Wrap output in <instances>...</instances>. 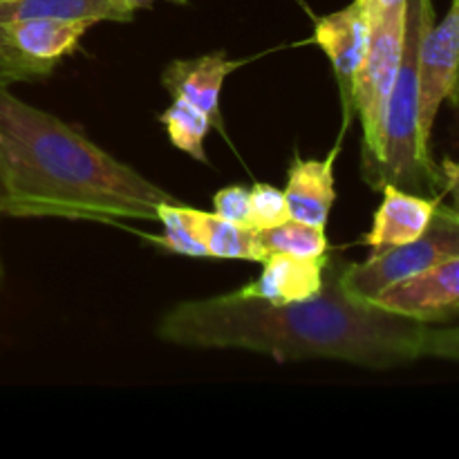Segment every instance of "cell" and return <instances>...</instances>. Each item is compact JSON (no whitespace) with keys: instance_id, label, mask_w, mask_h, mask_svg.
I'll return each instance as SVG.
<instances>
[{"instance_id":"obj_12","label":"cell","mask_w":459,"mask_h":459,"mask_svg":"<svg viewBox=\"0 0 459 459\" xmlns=\"http://www.w3.org/2000/svg\"><path fill=\"white\" fill-rule=\"evenodd\" d=\"M330 258H296V255L272 254L263 260V272L249 285L240 287L242 296L263 299L269 303H296L314 299L323 290Z\"/></svg>"},{"instance_id":"obj_22","label":"cell","mask_w":459,"mask_h":459,"mask_svg":"<svg viewBox=\"0 0 459 459\" xmlns=\"http://www.w3.org/2000/svg\"><path fill=\"white\" fill-rule=\"evenodd\" d=\"M439 175H442V193L451 197V209L459 213V161L444 160Z\"/></svg>"},{"instance_id":"obj_24","label":"cell","mask_w":459,"mask_h":459,"mask_svg":"<svg viewBox=\"0 0 459 459\" xmlns=\"http://www.w3.org/2000/svg\"><path fill=\"white\" fill-rule=\"evenodd\" d=\"M110 3L115 4V7L119 9V12L130 21V18L134 16V12H139V9H143V7H151V4L157 3V0H110ZM164 3L184 4L186 0H164Z\"/></svg>"},{"instance_id":"obj_18","label":"cell","mask_w":459,"mask_h":459,"mask_svg":"<svg viewBox=\"0 0 459 459\" xmlns=\"http://www.w3.org/2000/svg\"><path fill=\"white\" fill-rule=\"evenodd\" d=\"M157 222L164 227V233L157 242L175 254L188 255V258H209L204 245L200 242L197 233L193 231L191 220L186 215V206L179 200L161 202L157 209Z\"/></svg>"},{"instance_id":"obj_7","label":"cell","mask_w":459,"mask_h":459,"mask_svg":"<svg viewBox=\"0 0 459 459\" xmlns=\"http://www.w3.org/2000/svg\"><path fill=\"white\" fill-rule=\"evenodd\" d=\"M459 76V7L451 9L439 22L426 25L420 43V133L421 143L430 151L433 126L439 108L451 99Z\"/></svg>"},{"instance_id":"obj_17","label":"cell","mask_w":459,"mask_h":459,"mask_svg":"<svg viewBox=\"0 0 459 459\" xmlns=\"http://www.w3.org/2000/svg\"><path fill=\"white\" fill-rule=\"evenodd\" d=\"M258 245L264 258L272 254L296 255V258H321L327 254L325 229L312 227V224L287 220L272 229H260Z\"/></svg>"},{"instance_id":"obj_20","label":"cell","mask_w":459,"mask_h":459,"mask_svg":"<svg viewBox=\"0 0 459 459\" xmlns=\"http://www.w3.org/2000/svg\"><path fill=\"white\" fill-rule=\"evenodd\" d=\"M249 206L251 186L231 184V186L220 188L213 195V213L242 227H249Z\"/></svg>"},{"instance_id":"obj_1","label":"cell","mask_w":459,"mask_h":459,"mask_svg":"<svg viewBox=\"0 0 459 459\" xmlns=\"http://www.w3.org/2000/svg\"><path fill=\"white\" fill-rule=\"evenodd\" d=\"M330 260L323 290L296 303H269L240 291L184 300L157 323V339L197 350H245L276 361H343L393 370L424 357L429 325L354 299Z\"/></svg>"},{"instance_id":"obj_11","label":"cell","mask_w":459,"mask_h":459,"mask_svg":"<svg viewBox=\"0 0 459 459\" xmlns=\"http://www.w3.org/2000/svg\"><path fill=\"white\" fill-rule=\"evenodd\" d=\"M384 200L372 218V227L361 242L372 251H384L390 247L406 245L426 233L435 218V211L444 202V193L435 197H424L420 193L403 191V188L388 186L381 188Z\"/></svg>"},{"instance_id":"obj_10","label":"cell","mask_w":459,"mask_h":459,"mask_svg":"<svg viewBox=\"0 0 459 459\" xmlns=\"http://www.w3.org/2000/svg\"><path fill=\"white\" fill-rule=\"evenodd\" d=\"M245 65L240 58H229L224 49L191 58H175L161 72V85L173 99H186L209 115L211 126L224 133L220 94L227 76Z\"/></svg>"},{"instance_id":"obj_16","label":"cell","mask_w":459,"mask_h":459,"mask_svg":"<svg viewBox=\"0 0 459 459\" xmlns=\"http://www.w3.org/2000/svg\"><path fill=\"white\" fill-rule=\"evenodd\" d=\"M160 121L169 133L170 143L178 151L186 152L195 161L209 164V157L204 152V139L213 126L204 110L193 106L186 99H173V103L161 112Z\"/></svg>"},{"instance_id":"obj_4","label":"cell","mask_w":459,"mask_h":459,"mask_svg":"<svg viewBox=\"0 0 459 459\" xmlns=\"http://www.w3.org/2000/svg\"><path fill=\"white\" fill-rule=\"evenodd\" d=\"M453 255H459V213L442 202L424 236L406 245L372 251L363 263H343L341 282L354 299L375 303L388 287Z\"/></svg>"},{"instance_id":"obj_15","label":"cell","mask_w":459,"mask_h":459,"mask_svg":"<svg viewBox=\"0 0 459 459\" xmlns=\"http://www.w3.org/2000/svg\"><path fill=\"white\" fill-rule=\"evenodd\" d=\"M22 18H63V21L126 22L128 18L110 0H3L0 21Z\"/></svg>"},{"instance_id":"obj_6","label":"cell","mask_w":459,"mask_h":459,"mask_svg":"<svg viewBox=\"0 0 459 459\" xmlns=\"http://www.w3.org/2000/svg\"><path fill=\"white\" fill-rule=\"evenodd\" d=\"M90 21L22 18L0 21V83L39 81L79 48Z\"/></svg>"},{"instance_id":"obj_5","label":"cell","mask_w":459,"mask_h":459,"mask_svg":"<svg viewBox=\"0 0 459 459\" xmlns=\"http://www.w3.org/2000/svg\"><path fill=\"white\" fill-rule=\"evenodd\" d=\"M406 31V4L372 22L366 61L352 85V110L363 130V175L377 164L384 139L385 110L397 79Z\"/></svg>"},{"instance_id":"obj_21","label":"cell","mask_w":459,"mask_h":459,"mask_svg":"<svg viewBox=\"0 0 459 459\" xmlns=\"http://www.w3.org/2000/svg\"><path fill=\"white\" fill-rule=\"evenodd\" d=\"M424 357L459 363V325L426 332Z\"/></svg>"},{"instance_id":"obj_23","label":"cell","mask_w":459,"mask_h":459,"mask_svg":"<svg viewBox=\"0 0 459 459\" xmlns=\"http://www.w3.org/2000/svg\"><path fill=\"white\" fill-rule=\"evenodd\" d=\"M359 3H361L363 9H366L370 22H375L377 18L384 16V13L390 12V9L406 4V0H359Z\"/></svg>"},{"instance_id":"obj_14","label":"cell","mask_w":459,"mask_h":459,"mask_svg":"<svg viewBox=\"0 0 459 459\" xmlns=\"http://www.w3.org/2000/svg\"><path fill=\"white\" fill-rule=\"evenodd\" d=\"M186 215L209 258L247 260V263H263L264 260L255 229L229 222V220L215 215L213 211L193 209V206H186Z\"/></svg>"},{"instance_id":"obj_25","label":"cell","mask_w":459,"mask_h":459,"mask_svg":"<svg viewBox=\"0 0 459 459\" xmlns=\"http://www.w3.org/2000/svg\"><path fill=\"white\" fill-rule=\"evenodd\" d=\"M457 7H459V0H457ZM451 103L455 108H459V76H457V83H455V90H453L451 94Z\"/></svg>"},{"instance_id":"obj_13","label":"cell","mask_w":459,"mask_h":459,"mask_svg":"<svg viewBox=\"0 0 459 459\" xmlns=\"http://www.w3.org/2000/svg\"><path fill=\"white\" fill-rule=\"evenodd\" d=\"M336 157H339V146L332 148L325 160H300V157H294L290 170H287L285 186V200L287 206H290L291 220L325 229L336 200Z\"/></svg>"},{"instance_id":"obj_2","label":"cell","mask_w":459,"mask_h":459,"mask_svg":"<svg viewBox=\"0 0 459 459\" xmlns=\"http://www.w3.org/2000/svg\"><path fill=\"white\" fill-rule=\"evenodd\" d=\"M178 200L133 166L0 83V215L157 222Z\"/></svg>"},{"instance_id":"obj_26","label":"cell","mask_w":459,"mask_h":459,"mask_svg":"<svg viewBox=\"0 0 459 459\" xmlns=\"http://www.w3.org/2000/svg\"><path fill=\"white\" fill-rule=\"evenodd\" d=\"M0 278H3V267H0Z\"/></svg>"},{"instance_id":"obj_19","label":"cell","mask_w":459,"mask_h":459,"mask_svg":"<svg viewBox=\"0 0 459 459\" xmlns=\"http://www.w3.org/2000/svg\"><path fill=\"white\" fill-rule=\"evenodd\" d=\"M291 220L290 206H287L285 191L273 184L258 182L251 186V206H249V227L260 231V229H272L278 224Z\"/></svg>"},{"instance_id":"obj_3","label":"cell","mask_w":459,"mask_h":459,"mask_svg":"<svg viewBox=\"0 0 459 459\" xmlns=\"http://www.w3.org/2000/svg\"><path fill=\"white\" fill-rule=\"evenodd\" d=\"M433 18L430 0H406L403 52L385 110L381 155L363 175L377 191L388 184L411 193L442 188V175L420 133V43Z\"/></svg>"},{"instance_id":"obj_27","label":"cell","mask_w":459,"mask_h":459,"mask_svg":"<svg viewBox=\"0 0 459 459\" xmlns=\"http://www.w3.org/2000/svg\"><path fill=\"white\" fill-rule=\"evenodd\" d=\"M0 3H3V0H0Z\"/></svg>"},{"instance_id":"obj_9","label":"cell","mask_w":459,"mask_h":459,"mask_svg":"<svg viewBox=\"0 0 459 459\" xmlns=\"http://www.w3.org/2000/svg\"><path fill=\"white\" fill-rule=\"evenodd\" d=\"M370 30L372 22L359 0L339 9V12L318 18L316 27H314L312 40L330 58L336 83H339L345 117L343 128H348L354 117L352 85L363 61H366L368 45H370Z\"/></svg>"},{"instance_id":"obj_8","label":"cell","mask_w":459,"mask_h":459,"mask_svg":"<svg viewBox=\"0 0 459 459\" xmlns=\"http://www.w3.org/2000/svg\"><path fill=\"white\" fill-rule=\"evenodd\" d=\"M375 305L424 325L453 321L459 316V255L388 287Z\"/></svg>"}]
</instances>
